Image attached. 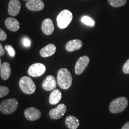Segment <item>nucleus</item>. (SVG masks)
I'll return each instance as SVG.
<instances>
[{
	"label": "nucleus",
	"instance_id": "1a4fd4ad",
	"mask_svg": "<svg viewBox=\"0 0 129 129\" xmlns=\"http://www.w3.org/2000/svg\"><path fill=\"white\" fill-rule=\"evenodd\" d=\"M24 115L27 120L29 121H36L40 118L41 116V112L39 109L34 107L27 108L25 111Z\"/></svg>",
	"mask_w": 129,
	"mask_h": 129
},
{
	"label": "nucleus",
	"instance_id": "6ab92c4d",
	"mask_svg": "<svg viewBox=\"0 0 129 129\" xmlns=\"http://www.w3.org/2000/svg\"><path fill=\"white\" fill-rule=\"evenodd\" d=\"M62 98V93L58 89H54L51 93L49 97V102L51 105H54L60 101Z\"/></svg>",
	"mask_w": 129,
	"mask_h": 129
},
{
	"label": "nucleus",
	"instance_id": "423d86ee",
	"mask_svg": "<svg viewBox=\"0 0 129 129\" xmlns=\"http://www.w3.org/2000/svg\"><path fill=\"white\" fill-rule=\"evenodd\" d=\"M46 71V68L44 64L41 63H36L32 64L29 68L28 73L30 77H38L43 75Z\"/></svg>",
	"mask_w": 129,
	"mask_h": 129
},
{
	"label": "nucleus",
	"instance_id": "7ed1b4c3",
	"mask_svg": "<svg viewBox=\"0 0 129 129\" xmlns=\"http://www.w3.org/2000/svg\"><path fill=\"white\" fill-rule=\"evenodd\" d=\"M19 87L22 92L30 94L34 93L36 90V86L33 80L29 77L24 76L19 80Z\"/></svg>",
	"mask_w": 129,
	"mask_h": 129
},
{
	"label": "nucleus",
	"instance_id": "2eb2a0df",
	"mask_svg": "<svg viewBox=\"0 0 129 129\" xmlns=\"http://www.w3.org/2000/svg\"><path fill=\"white\" fill-rule=\"evenodd\" d=\"M5 25L8 29L13 32L17 31L20 27L19 21L13 17H8L5 21Z\"/></svg>",
	"mask_w": 129,
	"mask_h": 129
},
{
	"label": "nucleus",
	"instance_id": "393cba45",
	"mask_svg": "<svg viewBox=\"0 0 129 129\" xmlns=\"http://www.w3.org/2000/svg\"><path fill=\"white\" fill-rule=\"evenodd\" d=\"M22 43H23V45L25 47H29L30 46V40L28 38H26V37H25L22 39Z\"/></svg>",
	"mask_w": 129,
	"mask_h": 129
},
{
	"label": "nucleus",
	"instance_id": "412c9836",
	"mask_svg": "<svg viewBox=\"0 0 129 129\" xmlns=\"http://www.w3.org/2000/svg\"><path fill=\"white\" fill-rule=\"evenodd\" d=\"M81 22H83L85 25L90 26H93L94 25V21L93 20L91 17H90L89 16H83L81 18Z\"/></svg>",
	"mask_w": 129,
	"mask_h": 129
},
{
	"label": "nucleus",
	"instance_id": "5701e85b",
	"mask_svg": "<svg viewBox=\"0 0 129 129\" xmlns=\"http://www.w3.org/2000/svg\"><path fill=\"white\" fill-rule=\"evenodd\" d=\"M5 49L7 51L10 57H14V56H15V51H14V49L12 46H10V45H6L5 46Z\"/></svg>",
	"mask_w": 129,
	"mask_h": 129
},
{
	"label": "nucleus",
	"instance_id": "a211bd4d",
	"mask_svg": "<svg viewBox=\"0 0 129 129\" xmlns=\"http://www.w3.org/2000/svg\"><path fill=\"white\" fill-rule=\"evenodd\" d=\"M0 74L3 80H7L10 78L11 75V68L9 63L4 62L2 63L0 69Z\"/></svg>",
	"mask_w": 129,
	"mask_h": 129
},
{
	"label": "nucleus",
	"instance_id": "a878e982",
	"mask_svg": "<svg viewBox=\"0 0 129 129\" xmlns=\"http://www.w3.org/2000/svg\"><path fill=\"white\" fill-rule=\"evenodd\" d=\"M6 39H7V34L2 29L0 28V40L4 41Z\"/></svg>",
	"mask_w": 129,
	"mask_h": 129
},
{
	"label": "nucleus",
	"instance_id": "9b49d317",
	"mask_svg": "<svg viewBox=\"0 0 129 129\" xmlns=\"http://www.w3.org/2000/svg\"><path fill=\"white\" fill-rule=\"evenodd\" d=\"M57 85L55 78L52 75H48L44 79L42 83V87L46 91H51L54 90Z\"/></svg>",
	"mask_w": 129,
	"mask_h": 129
},
{
	"label": "nucleus",
	"instance_id": "ddd939ff",
	"mask_svg": "<svg viewBox=\"0 0 129 129\" xmlns=\"http://www.w3.org/2000/svg\"><path fill=\"white\" fill-rule=\"evenodd\" d=\"M41 29L43 33L46 35H50L54 31V25L50 19H46L43 21L41 25Z\"/></svg>",
	"mask_w": 129,
	"mask_h": 129
},
{
	"label": "nucleus",
	"instance_id": "cd10ccee",
	"mask_svg": "<svg viewBox=\"0 0 129 129\" xmlns=\"http://www.w3.org/2000/svg\"><path fill=\"white\" fill-rule=\"evenodd\" d=\"M121 129H129V122H127L126 123L122 126Z\"/></svg>",
	"mask_w": 129,
	"mask_h": 129
},
{
	"label": "nucleus",
	"instance_id": "c85d7f7f",
	"mask_svg": "<svg viewBox=\"0 0 129 129\" xmlns=\"http://www.w3.org/2000/svg\"><path fill=\"white\" fill-rule=\"evenodd\" d=\"M1 65H2V63H1V58H0V69H1Z\"/></svg>",
	"mask_w": 129,
	"mask_h": 129
},
{
	"label": "nucleus",
	"instance_id": "4be33fe9",
	"mask_svg": "<svg viewBox=\"0 0 129 129\" xmlns=\"http://www.w3.org/2000/svg\"><path fill=\"white\" fill-rule=\"evenodd\" d=\"M9 93V89L7 87L0 85V98L6 96Z\"/></svg>",
	"mask_w": 129,
	"mask_h": 129
},
{
	"label": "nucleus",
	"instance_id": "dca6fc26",
	"mask_svg": "<svg viewBox=\"0 0 129 129\" xmlns=\"http://www.w3.org/2000/svg\"><path fill=\"white\" fill-rule=\"evenodd\" d=\"M56 51V47L54 44H49L41 48L40 51V56L43 57H48L53 55Z\"/></svg>",
	"mask_w": 129,
	"mask_h": 129
},
{
	"label": "nucleus",
	"instance_id": "f03ea898",
	"mask_svg": "<svg viewBox=\"0 0 129 129\" xmlns=\"http://www.w3.org/2000/svg\"><path fill=\"white\" fill-rule=\"evenodd\" d=\"M128 105V100L125 97H120L113 100L109 105V110L113 114L122 112Z\"/></svg>",
	"mask_w": 129,
	"mask_h": 129
},
{
	"label": "nucleus",
	"instance_id": "0eeeda50",
	"mask_svg": "<svg viewBox=\"0 0 129 129\" xmlns=\"http://www.w3.org/2000/svg\"><path fill=\"white\" fill-rule=\"evenodd\" d=\"M89 62V57L87 56H82L79 58L75 66V73L77 75H80L83 73L85 69L87 67Z\"/></svg>",
	"mask_w": 129,
	"mask_h": 129
},
{
	"label": "nucleus",
	"instance_id": "c756f323",
	"mask_svg": "<svg viewBox=\"0 0 129 129\" xmlns=\"http://www.w3.org/2000/svg\"><path fill=\"white\" fill-rule=\"evenodd\" d=\"M24 1H29V0H24Z\"/></svg>",
	"mask_w": 129,
	"mask_h": 129
},
{
	"label": "nucleus",
	"instance_id": "4468645a",
	"mask_svg": "<svg viewBox=\"0 0 129 129\" xmlns=\"http://www.w3.org/2000/svg\"><path fill=\"white\" fill-rule=\"evenodd\" d=\"M83 46V42L80 40H72L68 42L65 46V48L68 52L78 50Z\"/></svg>",
	"mask_w": 129,
	"mask_h": 129
},
{
	"label": "nucleus",
	"instance_id": "f8f14e48",
	"mask_svg": "<svg viewBox=\"0 0 129 129\" xmlns=\"http://www.w3.org/2000/svg\"><path fill=\"white\" fill-rule=\"evenodd\" d=\"M20 9L21 4L19 0H11L9 2L8 12L10 16H17L20 12Z\"/></svg>",
	"mask_w": 129,
	"mask_h": 129
},
{
	"label": "nucleus",
	"instance_id": "b1692460",
	"mask_svg": "<svg viewBox=\"0 0 129 129\" xmlns=\"http://www.w3.org/2000/svg\"><path fill=\"white\" fill-rule=\"evenodd\" d=\"M122 71L124 74H129V59L127 60L122 67Z\"/></svg>",
	"mask_w": 129,
	"mask_h": 129
},
{
	"label": "nucleus",
	"instance_id": "20e7f679",
	"mask_svg": "<svg viewBox=\"0 0 129 129\" xmlns=\"http://www.w3.org/2000/svg\"><path fill=\"white\" fill-rule=\"evenodd\" d=\"M18 107V102L14 98L4 100L0 104V111L4 114H11Z\"/></svg>",
	"mask_w": 129,
	"mask_h": 129
},
{
	"label": "nucleus",
	"instance_id": "bb28decb",
	"mask_svg": "<svg viewBox=\"0 0 129 129\" xmlns=\"http://www.w3.org/2000/svg\"><path fill=\"white\" fill-rule=\"evenodd\" d=\"M4 53H5L4 50L3 49V47L2 45L0 44V56L4 55Z\"/></svg>",
	"mask_w": 129,
	"mask_h": 129
},
{
	"label": "nucleus",
	"instance_id": "39448f33",
	"mask_svg": "<svg viewBox=\"0 0 129 129\" xmlns=\"http://www.w3.org/2000/svg\"><path fill=\"white\" fill-rule=\"evenodd\" d=\"M73 19L72 13L68 10H63L57 17V26L60 29H64L70 24Z\"/></svg>",
	"mask_w": 129,
	"mask_h": 129
},
{
	"label": "nucleus",
	"instance_id": "aec40b11",
	"mask_svg": "<svg viewBox=\"0 0 129 129\" xmlns=\"http://www.w3.org/2000/svg\"><path fill=\"white\" fill-rule=\"evenodd\" d=\"M127 0H108V3L111 6L114 7H120L124 6Z\"/></svg>",
	"mask_w": 129,
	"mask_h": 129
},
{
	"label": "nucleus",
	"instance_id": "6e6552de",
	"mask_svg": "<svg viewBox=\"0 0 129 129\" xmlns=\"http://www.w3.org/2000/svg\"><path fill=\"white\" fill-rule=\"evenodd\" d=\"M67 111V106L63 104H59L55 108L51 109L49 112V116L53 120H58L64 115Z\"/></svg>",
	"mask_w": 129,
	"mask_h": 129
},
{
	"label": "nucleus",
	"instance_id": "f257e3e1",
	"mask_svg": "<svg viewBox=\"0 0 129 129\" xmlns=\"http://www.w3.org/2000/svg\"><path fill=\"white\" fill-rule=\"evenodd\" d=\"M57 82L61 88L67 90L72 85V77L67 68H61L57 72Z\"/></svg>",
	"mask_w": 129,
	"mask_h": 129
},
{
	"label": "nucleus",
	"instance_id": "9d476101",
	"mask_svg": "<svg viewBox=\"0 0 129 129\" xmlns=\"http://www.w3.org/2000/svg\"><path fill=\"white\" fill-rule=\"evenodd\" d=\"M26 7L30 11L38 12L44 8V4L42 0H29L26 4Z\"/></svg>",
	"mask_w": 129,
	"mask_h": 129
},
{
	"label": "nucleus",
	"instance_id": "f3484780",
	"mask_svg": "<svg viewBox=\"0 0 129 129\" xmlns=\"http://www.w3.org/2000/svg\"><path fill=\"white\" fill-rule=\"evenodd\" d=\"M64 123L69 129H77L80 126V121L78 118L72 115L68 116Z\"/></svg>",
	"mask_w": 129,
	"mask_h": 129
}]
</instances>
